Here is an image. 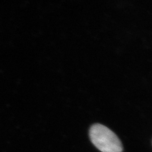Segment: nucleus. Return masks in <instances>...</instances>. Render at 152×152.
Masks as SVG:
<instances>
[{"label": "nucleus", "instance_id": "f257e3e1", "mask_svg": "<svg viewBox=\"0 0 152 152\" xmlns=\"http://www.w3.org/2000/svg\"><path fill=\"white\" fill-rule=\"evenodd\" d=\"M89 137L93 144L102 152H122V145L117 136L99 124L90 128Z\"/></svg>", "mask_w": 152, "mask_h": 152}]
</instances>
